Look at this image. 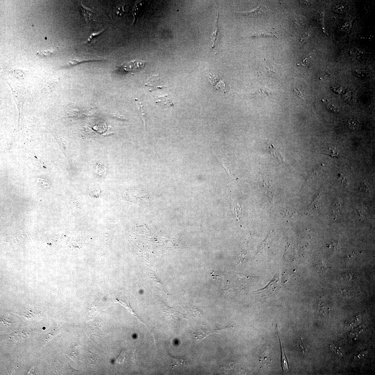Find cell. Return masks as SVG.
<instances>
[{
	"label": "cell",
	"instance_id": "obj_13",
	"mask_svg": "<svg viewBox=\"0 0 375 375\" xmlns=\"http://www.w3.org/2000/svg\"><path fill=\"white\" fill-rule=\"evenodd\" d=\"M182 360L180 358L171 357L169 362V366L173 369L179 367L184 363Z\"/></svg>",
	"mask_w": 375,
	"mask_h": 375
},
{
	"label": "cell",
	"instance_id": "obj_29",
	"mask_svg": "<svg viewBox=\"0 0 375 375\" xmlns=\"http://www.w3.org/2000/svg\"><path fill=\"white\" fill-rule=\"evenodd\" d=\"M309 37V35L306 33H304L301 38V42H306L308 40Z\"/></svg>",
	"mask_w": 375,
	"mask_h": 375
},
{
	"label": "cell",
	"instance_id": "obj_15",
	"mask_svg": "<svg viewBox=\"0 0 375 375\" xmlns=\"http://www.w3.org/2000/svg\"><path fill=\"white\" fill-rule=\"evenodd\" d=\"M101 60H102L103 59H93V58L88 59H81V60H74V61H72L69 62V66H71V65L73 66L75 65H76V64H77L78 63H82L84 62L93 61H99V60L101 61Z\"/></svg>",
	"mask_w": 375,
	"mask_h": 375
},
{
	"label": "cell",
	"instance_id": "obj_3",
	"mask_svg": "<svg viewBox=\"0 0 375 375\" xmlns=\"http://www.w3.org/2000/svg\"><path fill=\"white\" fill-rule=\"evenodd\" d=\"M235 13L245 16H267L269 12V9L265 5L261 2L259 6L255 9L250 11L245 12H235Z\"/></svg>",
	"mask_w": 375,
	"mask_h": 375
},
{
	"label": "cell",
	"instance_id": "obj_1",
	"mask_svg": "<svg viewBox=\"0 0 375 375\" xmlns=\"http://www.w3.org/2000/svg\"><path fill=\"white\" fill-rule=\"evenodd\" d=\"M146 63L143 61L134 60L122 64L118 67L119 70L125 72H134L142 70L145 67Z\"/></svg>",
	"mask_w": 375,
	"mask_h": 375
},
{
	"label": "cell",
	"instance_id": "obj_21",
	"mask_svg": "<svg viewBox=\"0 0 375 375\" xmlns=\"http://www.w3.org/2000/svg\"><path fill=\"white\" fill-rule=\"evenodd\" d=\"M331 347L332 351L336 355L338 356L342 355V351L340 347L336 346H331Z\"/></svg>",
	"mask_w": 375,
	"mask_h": 375
},
{
	"label": "cell",
	"instance_id": "obj_30",
	"mask_svg": "<svg viewBox=\"0 0 375 375\" xmlns=\"http://www.w3.org/2000/svg\"><path fill=\"white\" fill-rule=\"evenodd\" d=\"M339 245L338 242H334L333 243V246L334 248H336L337 247H338Z\"/></svg>",
	"mask_w": 375,
	"mask_h": 375
},
{
	"label": "cell",
	"instance_id": "obj_6",
	"mask_svg": "<svg viewBox=\"0 0 375 375\" xmlns=\"http://www.w3.org/2000/svg\"><path fill=\"white\" fill-rule=\"evenodd\" d=\"M267 145V147L269 148L270 154L273 157L283 165H289L286 162L284 157H283L279 149L275 147L272 144H268Z\"/></svg>",
	"mask_w": 375,
	"mask_h": 375
},
{
	"label": "cell",
	"instance_id": "obj_2",
	"mask_svg": "<svg viewBox=\"0 0 375 375\" xmlns=\"http://www.w3.org/2000/svg\"><path fill=\"white\" fill-rule=\"evenodd\" d=\"M280 287L279 276L276 275L267 286L262 289L256 291V292L265 296H269L273 294L275 291H278Z\"/></svg>",
	"mask_w": 375,
	"mask_h": 375
},
{
	"label": "cell",
	"instance_id": "obj_25",
	"mask_svg": "<svg viewBox=\"0 0 375 375\" xmlns=\"http://www.w3.org/2000/svg\"><path fill=\"white\" fill-rule=\"evenodd\" d=\"M340 205L339 203H337L333 207V213L334 216L336 218L337 216L339 210H340Z\"/></svg>",
	"mask_w": 375,
	"mask_h": 375
},
{
	"label": "cell",
	"instance_id": "obj_20",
	"mask_svg": "<svg viewBox=\"0 0 375 375\" xmlns=\"http://www.w3.org/2000/svg\"><path fill=\"white\" fill-rule=\"evenodd\" d=\"M359 191L364 193H369L370 192L369 188L366 185L365 182L361 183V186H360Z\"/></svg>",
	"mask_w": 375,
	"mask_h": 375
},
{
	"label": "cell",
	"instance_id": "obj_7",
	"mask_svg": "<svg viewBox=\"0 0 375 375\" xmlns=\"http://www.w3.org/2000/svg\"><path fill=\"white\" fill-rule=\"evenodd\" d=\"M215 4H216V3H215ZM216 9L217 13L216 19H215V25L213 30V33H212L213 39V45L212 46V49L215 48L218 45L219 43L220 38L219 30L218 27V12L217 7Z\"/></svg>",
	"mask_w": 375,
	"mask_h": 375
},
{
	"label": "cell",
	"instance_id": "obj_4",
	"mask_svg": "<svg viewBox=\"0 0 375 375\" xmlns=\"http://www.w3.org/2000/svg\"><path fill=\"white\" fill-rule=\"evenodd\" d=\"M145 86L151 88L150 91H152L167 88L164 85L162 78L159 75L153 76L149 78Z\"/></svg>",
	"mask_w": 375,
	"mask_h": 375
},
{
	"label": "cell",
	"instance_id": "obj_19",
	"mask_svg": "<svg viewBox=\"0 0 375 375\" xmlns=\"http://www.w3.org/2000/svg\"><path fill=\"white\" fill-rule=\"evenodd\" d=\"M259 93H261V94L265 95L270 96L273 94V92L272 90H270L269 88H262L259 91Z\"/></svg>",
	"mask_w": 375,
	"mask_h": 375
},
{
	"label": "cell",
	"instance_id": "obj_10",
	"mask_svg": "<svg viewBox=\"0 0 375 375\" xmlns=\"http://www.w3.org/2000/svg\"><path fill=\"white\" fill-rule=\"evenodd\" d=\"M156 102L163 106H172L174 105L167 96L159 97L157 98Z\"/></svg>",
	"mask_w": 375,
	"mask_h": 375
},
{
	"label": "cell",
	"instance_id": "obj_17",
	"mask_svg": "<svg viewBox=\"0 0 375 375\" xmlns=\"http://www.w3.org/2000/svg\"><path fill=\"white\" fill-rule=\"evenodd\" d=\"M323 101L324 104L327 107V109L329 110V111L333 112H338L339 109L337 107H336L335 105L332 104V103H329L327 100H325H325H323Z\"/></svg>",
	"mask_w": 375,
	"mask_h": 375
},
{
	"label": "cell",
	"instance_id": "obj_12",
	"mask_svg": "<svg viewBox=\"0 0 375 375\" xmlns=\"http://www.w3.org/2000/svg\"><path fill=\"white\" fill-rule=\"evenodd\" d=\"M348 126L352 130H357L361 128V124L357 120L352 118L350 119L348 122Z\"/></svg>",
	"mask_w": 375,
	"mask_h": 375
},
{
	"label": "cell",
	"instance_id": "obj_5",
	"mask_svg": "<svg viewBox=\"0 0 375 375\" xmlns=\"http://www.w3.org/2000/svg\"><path fill=\"white\" fill-rule=\"evenodd\" d=\"M262 189L265 195L272 203L275 190L272 181L268 179L264 180L263 183Z\"/></svg>",
	"mask_w": 375,
	"mask_h": 375
},
{
	"label": "cell",
	"instance_id": "obj_26",
	"mask_svg": "<svg viewBox=\"0 0 375 375\" xmlns=\"http://www.w3.org/2000/svg\"><path fill=\"white\" fill-rule=\"evenodd\" d=\"M299 347L301 349V352L303 353L307 351V348H306V347H305L304 343L301 337L300 338V340L299 341Z\"/></svg>",
	"mask_w": 375,
	"mask_h": 375
},
{
	"label": "cell",
	"instance_id": "obj_11",
	"mask_svg": "<svg viewBox=\"0 0 375 375\" xmlns=\"http://www.w3.org/2000/svg\"><path fill=\"white\" fill-rule=\"evenodd\" d=\"M115 302L119 303L120 304L122 305V306L125 307V308H127V309L128 310V311L130 312V313H131V314L132 315V316L136 317V318L138 319V320H140V321H142V322L141 321V320H140V318H139V317L138 316V315H137L135 313V312L133 311V310H132V308H131V307L130 306L129 303V302H127L125 301H123V300H121L120 299H116V301H115ZM142 323H143V322H142Z\"/></svg>",
	"mask_w": 375,
	"mask_h": 375
},
{
	"label": "cell",
	"instance_id": "obj_27",
	"mask_svg": "<svg viewBox=\"0 0 375 375\" xmlns=\"http://www.w3.org/2000/svg\"><path fill=\"white\" fill-rule=\"evenodd\" d=\"M329 149H330V150H331V153L329 154V155L328 154H326L325 153H323V154H325V155H327L330 156V157L332 158H334V157L338 158L339 157L338 152H336V151L335 150V149H331L330 148H329Z\"/></svg>",
	"mask_w": 375,
	"mask_h": 375
},
{
	"label": "cell",
	"instance_id": "obj_22",
	"mask_svg": "<svg viewBox=\"0 0 375 375\" xmlns=\"http://www.w3.org/2000/svg\"><path fill=\"white\" fill-rule=\"evenodd\" d=\"M341 295L343 297L345 298H349L352 297L353 295L352 292L347 290L342 289L341 291Z\"/></svg>",
	"mask_w": 375,
	"mask_h": 375
},
{
	"label": "cell",
	"instance_id": "obj_23",
	"mask_svg": "<svg viewBox=\"0 0 375 375\" xmlns=\"http://www.w3.org/2000/svg\"><path fill=\"white\" fill-rule=\"evenodd\" d=\"M140 103V104H139V105H138V107L139 108V110H140V112L141 114V115H142V120H143L144 126H145V129H146V116H145V114L144 113H144V112L143 110V109H142V105H141V103Z\"/></svg>",
	"mask_w": 375,
	"mask_h": 375
},
{
	"label": "cell",
	"instance_id": "obj_24",
	"mask_svg": "<svg viewBox=\"0 0 375 375\" xmlns=\"http://www.w3.org/2000/svg\"><path fill=\"white\" fill-rule=\"evenodd\" d=\"M125 350H124L122 351L121 354H120L119 356H118V359H117V361L119 363L121 364L123 363L125 359Z\"/></svg>",
	"mask_w": 375,
	"mask_h": 375
},
{
	"label": "cell",
	"instance_id": "obj_8",
	"mask_svg": "<svg viewBox=\"0 0 375 375\" xmlns=\"http://www.w3.org/2000/svg\"><path fill=\"white\" fill-rule=\"evenodd\" d=\"M271 350V348L269 346H266L265 347V349L262 353V356L260 358L261 362L263 365L266 364L267 365H270V364Z\"/></svg>",
	"mask_w": 375,
	"mask_h": 375
},
{
	"label": "cell",
	"instance_id": "obj_14",
	"mask_svg": "<svg viewBox=\"0 0 375 375\" xmlns=\"http://www.w3.org/2000/svg\"><path fill=\"white\" fill-rule=\"evenodd\" d=\"M315 269L318 272L323 273L327 271V267L325 262L322 261H320L315 265Z\"/></svg>",
	"mask_w": 375,
	"mask_h": 375
},
{
	"label": "cell",
	"instance_id": "obj_16",
	"mask_svg": "<svg viewBox=\"0 0 375 375\" xmlns=\"http://www.w3.org/2000/svg\"><path fill=\"white\" fill-rule=\"evenodd\" d=\"M104 31H105V29H103V30H101V31L99 32H98L97 33H93L92 34H91L90 35L89 38L87 39V40H86V42H83V43L88 44L91 43V42L93 41H94V39H96L97 38V37L99 36V35L101 34H102Z\"/></svg>",
	"mask_w": 375,
	"mask_h": 375
},
{
	"label": "cell",
	"instance_id": "obj_18",
	"mask_svg": "<svg viewBox=\"0 0 375 375\" xmlns=\"http://www.w3.org/2000/svg\"><path fill=\"white\" fill-rule=\"evenodd\" d=\"M252 37L256 38V37H277L275 34L272 33H266V32H260L259 33H255L254 35H252Z\"/></svg>",
	"mask_w": 375,
	"mask_h": 375
},
{
	"label": "cell",
	"instance_id": "obj_9",
	"mask_svg": "<svg viewBox=\"0 0 375 375\" xmlns=\"http://www.w3.org/2000/svg\"><path fill=\"white\" fill-rule=\"evenodd\" d=\"M278 335H279L280 341V342L281 350V362L282 366L283 372H284V373H288V374H289V366H288V361L287 360V359L286 356L285 355L284 350H283L282 343V342L280 339V337L279 336V333H278Z\"/></svg>",
	"mask_w": 375,
	"mask_h": 375
},
{
	"label": "cell",
	"instance_id": "obj_28",
	"mask_svg": "<svg viewBox=\"0 0 375 375\" xmlns=\"http://www.w3.org/2000/svg\"><path fill=\"white\" fill-rule=\"evenodd\" d=\"M293 92L294 93L295 96L297 97L304 99L303 96L302 95L301 91L298 88H295V89H293Z\"/></svg>",
	"mask_w": 375,
	"mask_h": 375
}]
</instances>
